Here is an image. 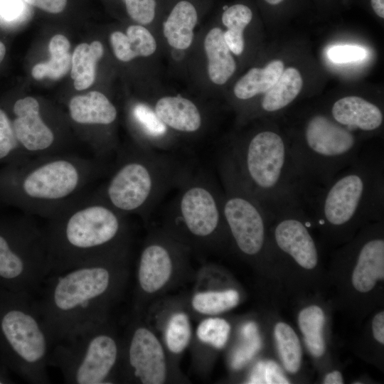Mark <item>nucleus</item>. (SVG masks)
<instances>
[{"label":"nucleus","mask_w":384,"mask_h":384,"mask_svg":"<svg viewBox=\"0 0 384 384\" xmlns=\"http://www.w3.org/2000/svg\"><path fill=\"white\" fill-rule=\"evenodd\" d=\"M129 257V248L45 279L35 303L53 345L109 318L128 279Z\"/></svg>","instance_id":"1"},{"label":"nucleus","mask_w":384,"mask_h":384,"mask_svg":"<svg viewBox=\"0 0 384 384\" xmlns=\"http://www.w3.org/2000/svg\"><path fill=\"white\" fill-rule=\"evenodd\" d=\"M125 215L88 191L44 228L49 275L88 265L129 248Z\"/></svg>","instance_id":"2"},{"label":"nucleus","mask_w":384,"mask_h":384,"mask_svg":"<svg viewBox=\"0 0 384 384\" xmlns=\"http://www.w3.org/2000/svg\"><path fill=\"white\" fill-rule=\"evenodd\" d=\"M0 176V191L31 216L50 219L88 192L102 159L70 153L28 157Z\"/></svg>","instance_id":"3"},{"label":"nucleus","mask_w":384,"mask_h":384,"mask_svg":"<svg viewBox=\"0 0 384 384\" xmlns=\"http://www.w3.org/2000/svg\"><path fill=\"white\" fill-rule=\"evenodd\" d=\"M311 219L336 236L348 235L370 221H381L384 211V151L362 149L311 200Z\"/></svg>","instance_id":"4"},{"label":"nucleus","mask_w":384,"mask_h":384,"mask_svg":"<svg viewBox=\"0 0 384 384\" xmlns=\"http://www.w3.org/2000/svg\"><path fill=\"white\" fill-rule=\"evenodd\" d=\"M224 151L271 220L289 209L305 210L304 189L285 136L272 128L262 129Z\"/></svg>","instance_id":"5"},{"label":"nucleus","mask_w":384,"mask_h":384,"mask_svg":"<svg viewBox=\"0 0 384 384\" xmlns=\"http://www.w3.org/2000/svg\"><path fill=\"white\" fill-rule=\"evenodd\" d=\"M117 151L118 157L108 180L93 193L125 216H146L191 172L165 151L144 149L136 144Z\"/></svg>","instance_id":"6"},{"label":"nucleus","mask_w":384,"mask_h":384,"mask_svg":"<svg viewBox=\"0 0 384 384\" xmlns=\"http://www.w3.org/2000/svg\"><path fill=\"white\" fill-rule=\"evenodd\" d=\"M53 346L33 294L0 287V362L28 383L47 384Z\"/></svg>","instance_id":"7"},{"label":"nucleus","mask_w":384,"mask_h":384,"mask_svg":"<svg viewBox=\"0 0 384 384\" xmlns=\"http://www.w3.org/2000/svg\"><path fill=\"white\" fill-rule=\"evenodd\" d=\"M286 138L304 189L306 209L316 193L351 164L363 149L359 136L322 113L309 116L302 129Z\"/></svg>","instance_id":"8"},{"label":"nucleus","mask_w":384,"mask_h":384,"mask_svg":"<svg viewBox=\"0 0 384 384\" xmlns=\"http://www.w3.org/2000/svg\"><path fill=\"white\" fill-rule=\"evenodd\" d=\"M164 230L187 248L210 246L227 238L223 191L209 175L191 174L178 185Z\"/></svg>","instance_id":"9"},{"label":"nucleus","mask_w":384,"mask_h":384,"mask_svg":"<svg viewBox=\"0 0 384 384\" xmlns=\"http://www.w3.org/2000/svg\"><path fill=\"white\" fill-rule=\"evenodd\" d=\"M122 340L110 319L53 345L49 366L70 384H107L119 380Z\"/></svg>","instance_id":"10"},{"label":"nucleus","mask_w":384,"mask_h":384,"mask_svg":"<svg viewBox=\"0 0 384 384\" xmlns=\"http://www.w3.org/2000/svg\"><path fill=\"white\" fill-rule=\"evenodd\" d=\"M49 275L45 229L28 215L0 223V287L33 294Z\"/></svg>","instance_id":"11"},{"label":"nucleus","mask_w":384,"mask_h":384,"mask_svg":"<svg viewBox=\"0 0 384 384\" xmlns=\"http://www.w3.org/2000/svg\"><path fill=\"white\" fill-rule=\"evenodd\" d=\"M219 172L223 184V213L228 235L242 255L257 258L268 245L267 224L271 217L243 183L224 151Z\"/></svg>","instance_id":"12"},{"label":"nucleus","mask_w":384,"mask_h":384,"mask_svg":"<svg viewBox=\"0 0 384 384\" xmlns=\"http://www.w3.org/2000/svg\"><path fill=\"white\" fill-rule=\"evenodd\" d=\"M189 249L165 230L150 234L139 257L137 269L135 309L169 286Z\"/></svg>","instance_id":"13"},{"label":"nucleus","mask_w":384,"mask_h":384,"mask_svg":"<svg viewBox=\"0 0 384 384\" xmlns=\"http://www.w3.org/2000/svg\"><path fill=\"white\" fill-rule=\"evenodd\" d=\"M167 377V360L162 343L149 326L134 319L122 340L119 380L161 384Z\"/></svg>","instance_id":"14"},{"label":"nucleus","mask_w":384,"mask_h":384,"mask_svg":"<svg viewBox=\"0 0 384 384\" xmlns=\"http://www.w3.org/2000/svg\"><path fill=\"white\" fill-rule=\"evenodd\" d=\"M41 104L33 97L17 100L13 105L14 133L28 157L70 153L58 133L44 119Z\"/></svg>","instance_id":"15"},{"label":"nucleus","mask_w":384,"mask_h":384,"mask_svg":"<svg viewBox=\"0 0 384 384\" xmlns=\"http://www.w3.org/2000/svg\"><path fill=\"white\" fill-rule=\"evenodd\" d=\"M310 216L301 208L285 210L271 220L270 240L282 253L305 270L314 269L319 262V251L309 228Z\"/></svg>","instance_id":"16"},{"label":"nucleus","mask_w":384,"mask_h":384,"mask_svg":"<svg viewBox=\"0 0 384 384\" xmlns=\"http://www.w3.org/2000/svg\"><path fill=\"white\" fill-rule=\"evenodd\" d=\"M381 221L375 222L356 245V258L351 282L361 293L371 291L378 282L384 279V240Z\"/></svg>","instance_id":"17"},{"label":"nucleus","mask_w":384,"mask_h":384,"mask_svg":"<svg viewBox=\"0 0 384 384\" xmlns=\"http://www.w3.org/2000/svg\"><path fill=\"white\" fill-rule=\"evenodd\" d=\"M330 114L334 121L353 133L373 132L380 128L383 122V112L377 105L354 95L337 100Z\"/></svg>","instance_id":"18"},{"label":"nucleus","mask_w":384,"mask_h":384,"mask_svg":"<svg viewBox=\"0 0 384 384\" xmlns=\"http://www.w3.org/2000/svg\"><path fill=\"white\" fill-rule=\"evenodd\" d=\"M68 112L71 121L84 128H107L117 117L115 106L98 91L73 97L68 103Z\"/></svg>","instance_id":"19"},{"label":"nucleus","mask_w":384,"mask_h":384,"mask_svg":"<svg viewBox=\"0 0 384 384\" xmlns=\"http://www.w3.org/2000/svg\"><path fill=\"white\" fill-rule=\"evenodd\" d=\"M154 110L170 130L183 134H194L203 126L202 114L191 100L183 97L165 96L155 103Z\"/></svg>","instance_id":"20"},{"label":"nucleus","mask_w":384,"mask_h":384,"mask_svg":"<svg viewBox=\"0 0 384 384\" xmlns=\"http://www.w3.org/2000/svg\"><path fill=\"white\" fill-rule=\"evenodd\" d=\"M132 122L137 129L136 145L148 150L166 151L174 144L170 129L147 104L138 102L130 110Z\"/></svg>","instance_id":"21"},{"label":"nucleus","mask_w":384,"mask_h":384,"mask_svg":"<svg viewBox=\"0 0 384 384\" xmlns=\"http://www.w3.org/2000/svg\"><path fill=\"white\" fill-rule=\"evenodd\" d=\"M197 21L198 13L191 2L182 0L176 3L163 24L164 35L168 43L178 50L189 48Z\"/></svg>","instance_id":"22"},{"label":"nucleus","mask_w":384,"mask_h":384,"mask_svg":"<svg viewBox=\"0 0 384 384\" xmlns=\"http://www.w3.org/2000/svg\"><path fill=\"white\" fill-rule=\"evenodd\" d=\"M204 49L210 80L218 85L225 84L235 73L236 63L221 28L214 27L208 32L204 40Z\"/></svg>","instance_id":"23"},{"label":"nucleus","mask_w":384,"mask_h":384,"mask_svg":"<svg viewBox=\"0 0 384 384\" xmlns=\"http://www.w3.org/2000/svg\"><path fill=\"white\" fill-rule=\"evenodd\" d=\"M111 45L116 58L128 62L136 57H148L156 50V42L152 34L141 25H132L127 33L114 31L110 35Z\"/></svg>","instance_id":"24"},{"label":"nucleus","mask_w":384,"mask_h":384,"mask_svg":"<svg viewBox=\"0 0 384 384\" xmlns=\"http://www.w3.org/2000/svg\"><path fill=\"white\" fill-rule=\"evenodd\" d=\"M284 68L280 60L270 62L264 68H252L235 83L233 92L239 100H249L265 93L277 81Z\"/></svg>","instance_id":"25"},{"label":"nucleus","mask_w":384,"mask_h":384,"mask_svg":"<svg viewBox=\"0 0 384 384\" xmlns=\"http://www.w3.org/2000/svg\"><path fill=\"white\" fill-rule=\"evenodd\" d=\"M303 80L299 71L293 67L283 70L273 86L264 95L261 110L267 113L279 111L292 103L299 94Z\"/></svg>","instance_id":"26"},{"label":"nucleus","mask_w":384,"mask_h":384,"mask_svg":"<svg viewBox=\"0 0 384 384\" xmlns=\"http://www.w3.org/2000/svg\"><path fill=\"white\" fill-rule=\"evenodd\" d=\"M102 44L95 41L90 44L82 43L74 50L71 60V78L77 90L90 87L95 80L97 63L102 57Z\"/></svg>","instance_id":"27"},{"label":"nucleus","mask_w":384,"mask_h":384,"mask_svg":"<svg viewBox=\"0 0 384 384\" xmlns=\"http://www.w3.org/2000/svg\"><path fill=\"white\" fill-rule=\"evenodd\" d=\"M48 48L50 53L49 60L39 63L32 68L31 74L36 80L46 78L59 80L71 68L70 43L65 36L57 34L53 36Z\"/></svg>","instance_id":"28"},{"label":"nucleus","mask_w":384,"mask_h":384,"mask_svg":"<svg viewBox=\"0 0 384 384\" xmlns=\"http://www.w3.org/2000/svg\"><path fill=\"white\" fill-rule=\"evenodd\" d=\"M252 18V9L243 3L227 6L222 14V23L227 28L223 31L224 39L230 51L235 55H240L244 50L243 31Z\"/></svg>","instance_id":"29"},{"label":"nucleus","mask_w":384,"mask_h":384,"mask_svg":"<svg viewBox=\"0 0 384 384\" xmlns=\"http://www.w3.org/2000/svg\"><path fill=\"white\" fill-rule=\"evenodd\" d=\"M324 323V311L316 305L304 308L298 316V324L305 344L315 357L321 356L325 351Z\"/></svg>","instance_id":"30"},{"label":"nucleus","mask_w":384,"mask_h":384,"mask_svg":"<svg viewBox=\"0 0 384 384\" xmlns=\"http://www.w3.org/2000/svg\"><path fill=\"white\" fill-rule=\"evenodd\" d=\"M240 300V294L236 289H210L196 292L191 303L193 309L197 313L214 316L235 307Z\"/></svg>","instance_id":"31"},{"label":"nucleus","mask_w":384,"mask_h":384,"mask_svg":"<svg viewBox=\"0 0 384 384\" xmlns=\"http://www.w3.org/2000/svg\"><path fill=\"white\" fill-rule=\"evenodd\" d=\"M274 336L281 361L287 371L296 373L301 367L302 348L294 329L287 323L278 322Z\"/></svg>","instance_id":"32"},{"label":"nucleus","mask_w":384,"mask_h":384,"mask_svg":"<svg viewBox=\"0 0 384 384\" xmlns=\"http://www.w3.org/2000/svg\"><path fill=\"white\" fill-rule=\"evenodd\" d=\"M192 337V329L188 315L179 311L173 313L166 321L164 329V342L173 354L182 353L188 347Z\"/></svg>","instance_id":"33"},{"label":"nucleus","mask_w":384,"mask_h":384,"mask_svg":"<svg viewBox=\"0 0 384 384\" xmlns=\"http://www.w3.org/2000/svg\"><path fill=\"white\" fill-rule=\"evenodd\" d=\"M230 325L224 319L208 317L203 319L196 331L198 341L215 349L223 348L229 338Z\"/></svg>","instance_id":"34"},{"label":"nucleus","mask_w":384,"mask_h":384,"mask_svg":"<svg viewBox=\"0 0 384 384\" xmlns=\"http://www.w3.org/2000/svg\"><path fill=\"white\" fill-rule=\"evenodd\" d=\"M27 158L18 143L12 121L0 108V161L12 159L16 163Z\"/></svg>","instance_id":"35"},{"label":"nucleus","mask_w":384,"mask_h":384,"mask_svg":"<svg viewBox=\"0 0 384 384\" xmlns=\"http://www.w3.org/2000/svg\"><path fill=\"white\" fill-rule=\"evenodd\" d=\"M246 383L251 384H287L289 383V381L274 361H262L254 366Z\"/></svg>","instance_id":"36"},{"label":"nucleus","mask_w":384,"mask_h":384,"mask_svg":"<svg viewBox=\"0 0 384 384\" xmlns=\"http://www.w3.org/2000/svg\"><path fill=\"white\" fill-rule=\"evenodd\" d=\"M129 17L141 25L151 23L155 17V0H123Z\"/></svg>","instance_id":"37"},{"label":"nucleus","mask_w":384,"mask_h":384,"mask_svg":"<svg viewBox=\"0 0 384 384\" xmlns=\"http://www.w3.org/2000/svg\"><path fill=\"white\" fill-rule=\"evenodd\" d=\"M328 55L334 63H346L363 59L366 56V51L357 46H336L329 49Z\"/></svg>","instance_id":"38"},{"label":"nucleus","mask_w":384,"mask_h":384,"mask_svg":"<svg viewBox=\"0 0 384 384\" xmlns=\"http://www.w3.org/2000/svg\"><path fill=\"white\" fill-rule=\"evenodd\" d=\"M26 3L37 7L46 12L58 14L62 12L66 5L67 0H23Z\"/></svg>","instance_id":"39"},{"label":"nucleus","mask_w":384,"mask_h":384,"mask_svg":"<svg viewBox=\"0 0 384 384\" xmlns=\"http://www.w3.org/2000/svg\"><path fill=\"white\" fill-rule=\"evenodd\" d=\"M19 0H0V14L4 18H13L20 12Z\"/></svg>","instance_id":"40"},{"label":"nucleus","mask_w":384,"mask_h":384,"mask_svg":"<svg viewBox=\"0 0 384 384\" xmlns=\"http://www.w3.org/2000/svg\"><path fill=\"white\" fill-rule=\"evenodd\" d=\"M372 331L374 338L380 343L384 344V312L376 314L372 321Z\"/></svg>","instance_id":"41"},{"label":"nucleus","mask_w":384,"mask_h":384,"mask_svg":"<svg viewBox=\"0 0 384 384\" xmlns=\"http://www.w3.org/2000/svg\"><path fill=\"white\" fill-rule=\"evenodd\" d=\"M323 383L325 384H342L343 379L339 371L334 370L326 375Z\"/></svg>","instance_id":"42"},{"label":"nucleus","mask_w":384,"mask_h":384,"mask_svg":"<svg viewBox=\"0 0 384 384\" xmlns=\"http://www.w3.org/2000/svg\"><path fill=\"white\" fill-rule=\"evenodd\" d=\"M373 13L380 18H384V0H369Z\"/></svg>","instance_id":"43"},{"label":"nucleus","mask_w":384,"mask_h":384,"mask_svg":"<svg viewBox=\"0 0 384 384\" xmlns=\"http://www.w3.org/2000/svg\"><path fill=\"white\" fill-rule=\"evenodd\" d=\"M10 370L1 362H0V384L13 383V380L9 375Z\"/></svg>","instance_id":"44"},{"label":"nucleus","mask_w":384,"mask_h":384,"mask_svg":"<svg viewBox=\"0 0 384 384\" xmlns=\"http://www.w3.org/2000/svg\"><path fill=\"white\" fill-rule=\"evenodd\" d=\"M265 4L272 7L279 6L280 5L285 4L287 0H262Z\"/></svg>","instance_id":"45"},{"label":"nucleus","mask_w":384,"mask_h":384,"mask_svg":"<svg viewBox=\"0 0 384 384\" xmlns=\"http://www.w3.org/2000/svg\"><path fill=\"white\" fill-rule=\"evenodd\" d=\"M6 54V47L4 44L0 41V63L2 62Z\"/></svg>","instance_id":"46"}]
</instances>
